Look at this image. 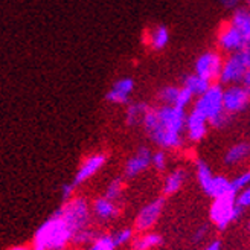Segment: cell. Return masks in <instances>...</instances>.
<instances>
[{
  "instance_id": "cell-1",
  "label": "cell",
  "mask_w": 250,
  "mask_h": 250,
  "mask_svg": "<svg viewBox=\"0 0 250 250\" xmlns=\"http://www.w3.org/2000/svg\"><path fill=\"white\" fill-rule=\"evenodd\" d=\"M144 127L156 145L162 148H179L182 145V131L186 128L185 108L176 105L149 108L144 119Z\"/></svg>"
},
{
  "instance_id": "cell-2",
  "label": "cell",
  "mask_w": 250,
  "mask_h": 250,
  "mask_svg": "<svg viewBox=\"0 0 250 250\" xmlns=\"http://www.w3.org/2000/svg\"><path fill=\"white\" fill-rule=\"evenodd\" d=\"M72 240L73 232L57 209L35 232L34 247L37 250H64Z\"/></svg>"
},
{
  "instance_id": "cell-3",
  "label": "cell",
  "mask_w": 250,
  "mask_h": 250,
  "mask_svg": "<svg viewBox=\"0 0 250 250\" xmlns=\"http://www.w3.org/2000/svg\"><path fill=\"white\" fill-rule=\"evenodd\" d=\"M223 96L224 90L221 84H210L209 89L202 96H198L194 105V108L198 110L200 113H203L208 118L209 124L215 128L224 127L230 119V113L224 110Z\"/></svg>"
},
{
  "instance_id": "cell-4",
  "label": "cell",
  "mask_w": 250,
  "mask_h": 250,
  "mask_svg": "<svg viewBox=\"0 0 250 250\" xmlns=\"http://www.w3.org/2000/svg\"><path fill=\"white\" fill-rule=\"evenodd\" d=\"M58 212L62 215V218L66 220L69 224V228L73 232V238L77 235H80L84 230H89L90 224V209L89 205L85 203L84 198H70L69 202L62 205ZM73 241V240H72Z\"/></svg>"
},
{
  "instance_id": "cell-5",
  "label": "cell",
  "mask_w": 250,
  "mask_h": 250,
  "mask_svg": "<svg viewBox=\"0 0 250 250\" xmlns=\"http://www.w3.org/2000/svg\"><path fill=\"white\" fill-rule=\"evenodd\" d=\"M249 67H250V47L232 54L224 61V66L220 75V83L229 85L243 83Z\"/></svg>"
},
{
  "instance_id": "cell-6",
  "label": "cell",
  "mask_w": 250,
  "mask_h": 250,
  "mask_svg": "<svg viewBox=\"0 0 250 250\" xmlns=\"http://www.w3.org/2000/svg\"><path fill=\"white\" fill-rule=\"evenodd\" d=\"M243 209L236 206V195H224L214 198L210 206V220L220 230H224L229 224L240 217Z\"/></svg>"
},
{
  "instance_id": "cell-7",
  "label": "cell",
  "mask_w": 250,
  "mask_h": 250,
  "mask_svg": "<svg viewBox=\"0 0 250 250\" xmlns=\"http://www.w3.org/2000/svg\"><path fill=\"white\" fill-rule=\"evenodd\" d=\"M223 66H224V62L217 52H206L197 58L195 73L212 83L214 80H220Z\"/></svg>"
},
{
  "instance_id": "cell-8",
  "label": "cell",
  "mask_w": 250,
  "mask_h": 250,
  "mask_svg": "<svg viewBox=\"0 0 250 250\" xmlns=\"http://www.w3.org/2000/svg\"><path fill=\"white\" fill-rule=\"evenodd\" d=\"M164 206H165L164 197L156 198L154 202L144 206L134 220V229L137 232H146V230L151 229L156 224V221L159 220L162 210H164Z\"/></svg>"
},
{
  "instance_id": "cell-9",
  "label": "cell",
  "mask_w": 250,
  "mask_h": 250,
  "mask_svg": "<svg viewBox=\"0 0 250 250\" xmlns=\"http://www.w3.org/2000/svg\"><path fill=\"white\" fill-rule=\"evenodd\" d=\"M249 101H250V92L244 85L232 84L224 90V96H223L224 110L230 115L243 111L249 105Z\"/></svg>"
},
{
  "instance_id": "cell-10",
  "label": "cell",
  "mask_w": 250,
  "mask_h": 250,
  "mask_svg": "<svg viewBox=\"0 0 250 250\" xmlns=\"http://www.w3.org/2000/svg\"><path fill=\"white\" fill-rule=\"evenodd\" d=\"M218 43L224 51H229L232 54L244 51V49L250 47V43L246 39V35L236 26H233L232 23L226 24V26L221 29L220 37H218Z\"/></svg>"
},
{
  "instance_id": "cell-11",
  "label": "cell",
  "mask_w": 250,
  "mask_h": 250,
  "mask_svg": "<svg viewBox=\"0 0 250 250\" xmlns=\"http://www.w3.org/2000/svg\"><path fill=\"white\" fill-rule=\"evenodd\" d=\"M105 164V156L101 154V153H98V154H92L87 157L84 162H83V165L80 167V169L77 171V174H75V177H73V185L75 188L80 186L81 183H84L85 180H89L90 177H93L95 174L101 169Z\"/></svg>"
},
{
  "instance_id": "cell-12",
  "label": "cell",
  "mask_w": 250,
  "mask_h": 250,
  "mask_svg": "<svg viewBox=\"0 0 250 250\" xmlns=\"http://www.w3.org/2000/svg\"><path fill=\"white\" fill-rule=\"evenodd\" d=\"M208 118L200 113L198 110H192L189 115L186 116V131H188V137L192 142H200L206 136L208 131Z\"/></svg>"
},
{
  "instance_id": "cell-13",
  "label": "cell",
  "mask_w": 250,
  "mask_h": 250,
  "mask_svg": "<svg viewBox=\"0 0 250 250\" xmlns=\"http://www.w3.org/2000/svg\"><path fill=\"white\" fill-rule=\"evenodd\" d=\"M153 164V156L149 153V149L142 146L137 149V153L128 159L127 165H125V176L127 177H136L137 174L145 171L149 165Z\"/></svg>"
},
{
  "instance_id": "cell-14",
  "label": "cell",
  "mask_w": 250,
  "mask_h": 250,
  "mask_svg": "<svg viewBox=\"0 0 250 250\" xmlns=\"http://www.w3.org/2000/svg\"><path fill=\"white\" fill-rule=\"evenodd\" d=\"M133 89H134V83L131 78H121L111 85V89L105 95V99L113 104H127Z\"/></svg>"
},
{
  "instance_id": "cell-15",
  "label": "cell",
  "mask_w": 250,
  "mask_h": 250,
  "mask_svg": "<svg viewBox=\"0 0 250 250\" xmlns=\"http://www.w3.org/2000/svg\"><path fill=\"white\" fill-rule=\"evenodd\" d=\"M93 214L103 221H107V220H113L118 217L119 214V209L118 206L115 205L113 200H110L107 197L104 198H98L95 200L93 203Z\"/></svg>"
},
{
  "instance_id": "cell-16",
  "label": "cell",
  "mask_w": 250,
  "mask_h": 250,
  "mask_svg": "<svg viewBox=\"0 0 250 250\" xmlns=\"http://www.w3.org/2000/svg\"><path fill=\"white\" fill-rule=\"evenodd\" d=\"M183 87H186V89L189 90L194 96H202L210 87V81H208L206 78L194 73V75H188V77L185 78Z\"/></svg>"
},
{
  "instance_id": "cell-17",
  "label": "cell",
  "mask_w": 250,
  "mask_h": 250,
  "mask_svg": "<svg viewBox=\"0 0 250 250\" xmlns=\"http://www.w3.org/2000/svg\"><path fill=\"white\" fill-rule=\"evenodd\" d=\"M215 176L212 174L210 168L208 167V164H205L203 160L197 162V180L200 183V186L203 188V191L209 195L210 189H212V183H214Z\"/></svg>"
},
{
  "instance_id": "cell-18",
  "label": "cell",
  "mask_w": 250,
  "mask_h": 250,
  "mask_svg": "<svg viewBox=\"0 0 250 250\" xmlns=\"http://www.w3.org/2000/svg\"><path fill=\"white\" fill-rule=\"evenodd\" d=\"M235 192L233 186H232V182L228 180L226 177L223 176H215L214 179V183H212V189H210V194L209 197L212 198H218V197H224V195H232Z\"/></svg>"
},
{
  "instance_id": "cell-19",
  "label": "cell",
  "mask_w": 250,
  "mask_h": 250,
  "mask_svg": "<svg viewBox=\"0 0 250 250\" xmlns=\"http://www.w3.org/2000/svg\"><path fill=\"white\" fill-rule=\"evenodd\" d=\"M249 154H250V145L246 142H241V144L233 145L229 149L226 156H224V162H226L228 165H235V164H240L241 160H244Z\"/></svg>"
},
{
  "instance_id": "cell-20",
  "label": "cell",
  "mask_w": 250,
  "mask_h": 250,
  "mask_svg": "<svg viewBox=\"0 0 250 250\" xmlns=\"http://www.w3.org/2000/svg\"><path fill=\"white\" fill-rule=\"evenodd\" d=\"M185 182V171L183 169H176L172 171L169 176L165 179V183H164V195H172L176 194L182 185Z\"/></svg>"
},
{
  "instance_id": "cell-21",
  "label": "cell",
  "mask_w": 250,
  "mask_h": 250,
  "mask_svg": "<svg viewBox=\"0 0 250 250\" xmlns=\"http://www.w3.org/2000/svg\"><path fill=\"white\" fill-rule=\"evenodd\" d=\"M230 23L233 24V26L238 28V29L246 35V39H247L249 43H250V11L246 9V8L236 9V12L233 14Z\"/></svg>"
},
{
  "instance_id": "cell-22",
  "label": "cell",
  "mask_w": 250,
  "mask_h": 250,
  "mask_svg": "<svg viewBox=\"0 0 250 250\" xmlns=\"http://www.w3.org/2000/svg\"><path fill=\"white\" fill-rule=\"evenodd\" d=\"M149 110V107L145 103H137L128 107L127 115H125V121H127L128 125H137V124H144L146 111Z\"/></svg>"
},
{
  "instance_id": "cell-23",
  "label": "cell",
  "mask_w": 250,
  "mask_h": 250,
  "mask_svg": "<svg viewBox=\"0 0 250 250\" xmlns=\"http://www.w3.org/2000/svg\"><path fill=\"white\" fill-rule=\"evenodd\" d=\"M162 244V238L157 233H144L133 241V250H151Z\"/></svg>"
},
{
  "instance_id": "cell-24",
  "label": "cell",
  "mask_w": 250,
  "mask_h": 250,
  "mask_svg": "<svg viewBox=\"0 0 250 250\" xmlns=\"http://www.w3.org/2000/svg\"><path fill=\"white\" fill-rule=\"evenodd\" d=\"M149 42H151V46L154 49H157V51H160V49H164L168 42H169V32L165 26H157L151 35H149Z\"/></svg>"
},
{
  "instance_id": "cell-25",
  "label": "cell",
  "mask_w": 250,
  "mask_h": 250,
  "mask_svg": "<svg viewBox=\"0 0 250 250\" xmlns=\"http://www.w3.org/2000/svg\"><path fill=\"white\" fill-rule=\"evenodd\" d=\"M179 92H180V89H177V87L167 85L159 92V99H160L164 105H176Z\"/></svg>"
},
{
  "instance_id": "cell-26",
  "label": "cell",
  "mask_w": 250,
  "mask_h": 250,
  "mask_svg": "<svg viewBox=\"0 0 250 250\" xmlns=\"http://www.w3.org/2000/svg\"><path fill=\"white\" fill-rule=\"evenodd\" d=\"M115 249H116V244L113 241V236L103 235L92 243L89 250H115Z\"/></svg>"
},
{
  "instance_id": "cell-27",
  "label": "cell",
  "mask_w": 250,
  "mask_h": 250,
  "mask_svg": "<svg viewBox=\"0 0 250 250\" xmlns=\"http://www.w3.org/2000/svg\"><path fill=\"white\" fill-rule=\"evenodd\" d=\"M133 233H134V230H133L131 228H125V229L118 230V232L113 235V241H115L116 247L124 246V244H127L128 241H131V240H133Z\"/></svg>"
},
{
  "instance_id": "cell-28",
  "label": "cell",
  "mask_w": 250,
  "mask_h": 250,
  "mask_svg": "<svg viewBox=\"0 0 250 250\" xmlns=\"http://www.w3.org/2000/svg\"><path fill=\"white\" fill-rule=\"evenodd\" d=\"M122 189H124L122 180H121V179H115L113 182H111V183L108 185L107 191H105V197L110 198V200H113V202H115L116 198H119Z\"/></svg>"
},
{
  "instance_id": "cell-29",
  "label": "cell",
  "mask_w": 250,
  "mask_h": 250,
  "mask_svg": "<svg viewBox=\"0 0 250 250\" xmlns=\"http://www.w3.org/2000/svg\"><path fill=\"white\" fill-rule=\"evenodd\" d=\"M232 186H233L235 192H240V191L246 189L247 186H250V169H247L246 172L240 174V176L236 177V179H233L232 180Z\"/></svg>"
},
{
  "instance_id": "cell-30",
  "label": "cell",
  "mask_w": 250,
  "mask_h": 250,
  "mask_svg": "<svg viewBox=\"0 0 250 250\" xmlns=\"http://www.w3.org/2000/svg\"><path fill=\"white\" fill-rule=\"evenodd\" d=\"M194 95L186 89V87H182L180 92H179V96H177V103H176V107H180V108H186V105L192 101Z\"/></svg>"
},
{
  "instance_id": "cell-31",
  "label": "cell",
  "mask_w": 250,
  "mask_h": 250,
  "mask_svg": "<svg viewBox=\"0 0 250 250\" xmlns=\"http://www.w3.org/2000/svg\"><path fill=\"white\" fill-rule=\"evenodd\" d=\"M236 206L240 209H246L250 206V186H247L246 189L240 192V195L236 197Z\"/></svg>"
},
{
  "instance_id": "cell-32",
  "label": "cell",
  "mask_w": 250,
  "mask_h": 250,
  "mask_svg": "<svg viewBox=\"0 0 250 250\" xmlns=\"http://www.w3.org/2000/svg\"><path fill=\"white\" fill-rule=\"evenodd\" d=\"M153 167L157 169V171H164L165 167H167V156L164 151H157L153 154Z\"/></svg>"
},
{
  "instance_id": "cell-33",
  "label": "cell",
  "mask_w": 250,
  "mask_h": 250,
  "mask_svg": "<svg viewBox=\"0 0 250 250\" xmlns=\"http://www.w3.org/2000/svg\"><path fill=\"white\" fill-rule=\"evenodd\" d=\"M73 189H75V185L73 183H67L62 186V192H61V197H62V202H69L72 198V194H73Z\"/></svg>"
},
{
  "instance_id": "cell-34",
  "label": "cell",
  "mask_w": 250,
  "mask_h": 250,
  "mask_svg": "<svg viewBox=\"0 0 250 250\" xmlns=\"http://www.w3.org/2000/svg\"><path fill=\"white\" fill-rule=\"evenodd\" d=\"M205 250H221V241L215 240V241L209 243V244L205 247Z\"/></svg>"
},
{
  "instance_id": "cell-35",
  "label": "cell",
  "mask_w": 250,
  "mask_h": 250,
  "mask_svg": "<svg viewBox=\"0 0 250 250\" xmlns=\"http://www.w3.org/2000/svg\"><path fill=\"white\" fill-rule=\"evenodd\" d=\"M238 2H240V0H220V3L224 8H235Z\"/></svg>"
},
{
  "instance_id": "cell-36",
  "label": "cell",
  "mask_w": 250,
  "mask_h": 250,
  "mask_svg": "<svg viewBox=\"0 0 250 250\" xmlns=\"http://www.w3.org/2000/svg\"><path fill=\"white\" fill-rule=\"evenodd\" d=\"M243 85L250 92V67H249V70H247V73H246V77H244V80H243Z\"/></svg>"
},
{
  "instance_id": "cell-37",
  "label": "cell",
  "mask_w": 250,
  "mask_h": 250,
  "mask_svg": "<svg viewBox=\"0 0 250 250\" xmlns=\"http://www.w3.org/2000/svg\"><path fill=\"white\" fill-rule=\"evenodd\" d=\"M205 233H206V229H205V228H202V229H200V230L195 233V241H198V238L202 240L203 236H205Z\"/></svg>"
},
{
  "instance_id": "cell-38",
  "label": "cell",
  "mask_w": 250,
  "mask_h": 250,
  "mask_svg": "<svg viewBox=\"0 0 250 250\" xmlns=\"http://www.w3.org/2000/svg\"><path fill=\"white\" fill-rule=\"evenodd\" d=\"M9 250H37L34 246L32 247H28V246H17V247H12V249H9Z\"/></svg>"
},
{
  "instance_id": "cell-39",
  "label": "cell",
  "mask_w": 250,
  "mask_h": 250,
  "mask_svg": "<svg viewBox=\"0 0 250 250\" xmlns=\"http://www.w3.org/2000/svg\"><path fill=\"white\" fill-rule=\"evenodd\" d=\"M246 2H247V3H249V6H250V0H246Z\"/></svg>"
}]
</instances>
